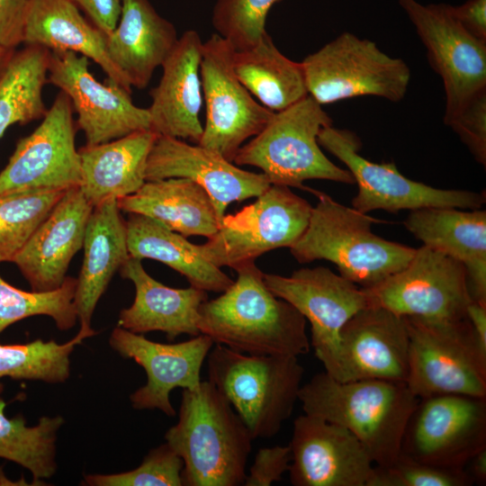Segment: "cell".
<instances>
[{
  "label": "cell",
  "instance_id": "1",
  "mask_svg": "<svg viewBox=\"0 0 486 486\" xmlns=\"http://www.w3.org/2000/svg\"><path fill=\"white\" fill-rule=\"evenodd\" d=\"M238 277L199 309L198 329L214 344L249 355H306L310 343L305 318L275 296L255 261L235 268Z\"/></svg>",
  "mask_w": 486,
  "mask_h": 486
},
{
  "label": "cell",
  "instance_id": "2",
  "mask_svg": "<svg viewBox=\"0 0 486 486\" xmlns=\"http://www.w3.org/2000/svg\"><path fill=\"white\" fill-rule=\"evenodd\" d=\"M418 400L405 382H340L325 371L302 385L298 395L305 414L346 428L378 466L390 465L399 456L407 422Z\"/></svg>",
  "mask_w": 486,
  "mask_h": 486
},
{
  "label": "cell",
  "instance_id": "3",
  "mask_svg": "<svg viewBox=\"0 0 486 486\" xmlns=\"http://www.w3.org/2000/svg\"><path fill=\"white\" fill-rule=\"evenodd\" d=\"M182 458L183 485L244 483L252 437L231 405L209 381L183 390L178 420L165 435Z\"/></svg>",
  "mask_w": 486,
  "mask_h": 486
},
{
  "label": "cell",
  "instance_id": "4",
  "mask_svg": "<svg viewBox=\"0 0 486 486\" xmlns=\"http://www.w3.org/2000/svg\"><path fill=\"white\" fill-rule=\"evenodd\" d=\"M307 229L290 248L302 264L328 260L339 274L361 288L374 287L404 268L416 248L384 239L371 230L382 220L345 206L324 193L316 194Z\"/></svg>",
  "mask_w": 486,
  "mask_h": 486
},
{
  "label": "cell",
  "instance_id": "5",
  "mask_svg": "<svg viewBox=\"0 0 486 486\" xmlns=\"http://www.w3.org/2000/svg\"><path fill=\"white\" fill-rule=\"evenodd\" d=\"M209 382L231 405L253 440L275 436L292 414L304 374L298 357L249 355L214 344Z\"/></svg>",
  "mask_w": 486,
  "mask_h": 486
},
{
  "label": "cell",
  "instance_id": "6",
  "mask_svg": "<svg viewBox=\"0 0 486 486\" xmlns=\"http://www.w3.org/2000/svg\"><path fill=\"white\" fill-rule=\"evenodd\" d=\"M332 120L310 95L274 112L264 129L235 155L237 166H252L262 170L271 184L303 188L310 179L352 184L348 170L332 163L318 142L320 130Z\"/></svg>",
  "mask_w": 486,
  "mask_h": 486
},
{
  "label": "cell",
  "instance_id": "7",
  "mask_svg": "<svg viewBox=\"0 0 486 486\" xmlns=\"http://www.w3.org/2000/svg\"><path fill=\"white\" fill-rule=\"evenodd\" d=\"M409 335L406 384L418 399L442 394L486 397V356L468 319L403 317Z\"/></svg>",
  "mask_w": 486,
  "mask_h": 486
},
{
  "label": "cell",
  "instance_id": "8",
  "mask_svg": "<svg viewBox=\"0 0 486 486\" xmlns=\"http://www.w3.org/2000/svg\"><path fill=\"white\" fill-rule=\"evenodd\" d=\"M308 94L320 104L365 95L401 100L410 70L375 42L345 32L302 62Z\"/></svg>",
  "mask_w": 486,
  "mask_h": 486
},
{
  "label": "cell",
  "instance_id": "9",
  "mask_svg": "<svg viewBox=\"0 0 486 486\" xmlns=\"http://www.w3.org/2000/svg\"><path fill=\"white\" fill-rule=\"evenodd\" d=\"M312 206L290 187L271 184L240 211L224 215L218 230L199 245L201 254L221 268L255 261L279 248H291L308 227Z\"/></svg>",
  "mask_w": 486,
  "mask_h": 486
},
{
  "label": "cell",
  "instance_id": "10",
  "mask_svg": "<svg viewBox=\"0 0 486 486\" xmlns=\"http://www.w3.org/2000/svg\"><path fill=\"white\" fill-rule=\"evenodd\" d=\"M318 142L351 173L358 188L351 203L360 212L384 210L398 213L428 207L477 210L485 203V193L432 187L404 176L392 162L374 163L364 158L359 154V138L349 130L326 126L320 130Z\"/></svg>",
  "mask_w": 486,
  "mask_h": 486
},
{
  "label": "cell",
  "instance_id": "11",
  "mask_svg": "<svg viewBox=\"0 0 486 486\" xmlns=\"http://www.w3.org/2000/svg\"><path fill=\"white\" fill-rule=\"evenodd\" d=\"M486 447V397L442 394L419 399L400 454L413 460L464 469Z\"/></svg>",
  "mask_w": 486,
  "mask_h": 486
},
{
  "label": "cell",
  "instance_id": "12",
  "mask_svg": "<svg viewBox=\"0 0 486 486\" xmlns=\"http://www.w3.org/2000/svg\"><path fill=\"white\" fill-rule=\"evenodd\" d=\"M73 112L70 98L60 90L40 124L17 142L0 173V197L80 186L81 162Z\"/></svg>",
  "mask_w": 486,
  "mask_h": 486
},
{
  "label": "cell",
  "instance_id": "13",
  "mask_svg": "<svg viewBox=\"0 0 486 486\" xmlns=\"http://www.w3.org/2000/svg\"><path fill=\"white\" fill-rule=\"evenodd\" d=\"M364 290L369 305L427 320L466 319L472 301L464 265L424 245L404 268Z\"/></svg>",
  "mask_w": 486,
  "mask_h": 486
},
{
  "label": "cell",
  "instance_id": "14",
  "mask_svg": "<svg viewBox=\"0 0 486 486\" xmlns=\"http://www.w3.org/2000/svg\"><path fill=\"white\" fill-rule=\"evenodd\" d=\"M233 51L218 33L203 41L200 72L206 117L198 143L231 162L244 142L257 135L274 112L256 102L236 76Z\"/></svg>",
  "mask_w": 486,
  "mask_h": 486
},
{
  "label": "cell",
  "instance_id": "15",
  "mask_svg": "<svg viewBox=\"0 0 486 486\" xmlns=\"http://www.w3.org/2000/svg\"><path fill=\"white\" fill-rule=\"evenodd\" d=\"M398 1L426 47L432 68L443 80L446 124L486 90V41L470 34L458 22L450 4Z\"/></svg>",
  "mask_w": 486,
  "mask_h": 486
},
{
  "label": "cell",
  "instance_id": "16",
  "mask_svg": "<svg viewBox=\"0 0 486 486\" xmlns=\"http://www.w3.org/2000/svg\"><path fill=\"white\" fill-rule=\"evenodd\" d=\"M267 288L291 303L310 324V346L325 372L337 370L340 330L369 306L364 290L325 266L301 268L290 276L264 274Z\"/></svg>",
  "mask_w": 486,
  "mask_h": 486
},
{
  "label": "cell",
  "instance_id": "17",
  "mask_svg": "<svg viewBox=\"0 0 486 486\" xmlns=\"http://www.w3.org/2000/svg\"><path fill=\"white\" fill-rule=\"evenodd\" d=\"M88 66L86 56L51 51L48 71V83L70 98L77 113L76 128L84 132L86 145L151 130L148 110L135 105L131 93L118 84L108 79L106 85L97 81Z\"/></svg>",
  "mask_w": 486,
  "mask_h": 486
},
{
  "label": "cell",
  "instance_id": "18",
  "mask_svg": "<svg viewBox=\"0 0 486 486\" xmlns=\"http://www.w3.org/2000/svg\"><path fill=\"white\" fill-rule=\"evenodd\" d=\"M293 486H369L374 464L346 428L309 414L293 421L289 444Z\"/></svg>",
  "mask_w": 486,
  "mask_h": 486
},
{
  "label": "cell",
  "instance_id": "19",
  "mask_svg": "<svg viewBox=\"0 0 486 486\" xmlns=\"http://www.w3.org/2000/svg\"><path fill=\"white\" fill-rule=\"evenodd\" d=\"M109 343L120 356L134 360L146 372V384L130 396L132 407L139 410L157 409L169 417L176 415L170 392L176 388L194 391L200 386L202 366L214 345L204 334L180 343L163 344L119 326L112 330Z\"/></svg>",
  "mask_w": 486,
  "mask_h": 486
},
{
  "label": "cell",
  "instance_id": "20",
  "mask_svg": "<svg viewBox=\"0 0 486 486\" xmlns=\"http://www.w3.org/2000/svg\"><path fill=\"white\" fill-rule=\"evenodd\" d=\"M409 355L403 317L383 307L369 305L350 318L340 330L333 378L340 382L374 379L406 383Z\"/></svg>",
  "mask_w": 486,
  "mask_h": 486
},
{
  "label": "cell",
  "instance_id": "21",
  "mask_svg": "<svg viewBox=\"0 0 486 486\" xmlns=\"http://www.w3.org/2000/svg\"><path fill=\"white\" fill-rule=\"evenodd\" d=\"M145 175L146 181L184 177L197 183L211 196L220 220L229 204L257 197L271 185L263 173L241 169L216 151L165 135H158Z\"/></svg>",
  "mask_w": 486,
  "mask_h": 486
},
{
  "label": "cell",
  "instance_id": "22",
  "mask_svg": "<svg viewBox=\"0 0 486 486\" xmlns=\"http://www.w3.org/2000/svg\"><path fill=\"white\" fill-rule=\"evenodd\" d=\"M93 209L79 187L68 190L15 256L14 263L32 291L62 285L73 256L83 248Z\"/></svg>",
  "mask_w": 486,
  "mask_h": 486
},
{
  "label": "cell",
  "instance_id": "23",
  "mask_svg": "<svg viewBox=\"0 0 486 486\" xmlns=\"http://www.w3.org/2000/svg\"><path fill=\"white\" fill-rule=\"evenodd\" d=\"M202 44L196 31L184 32L163 63L162 76L151 89L148 108L151 130L158 135L186 140L198 144L203 126L200 121L202 104L201 59Z\"/></svg>",
  "mask_w": 486,
  "mask_h": 486
},
{
  "label": "cell",
  "instance_id": "24",
  "mask_svg": "<svg viewBox=\"0 0 486 486\" xmlns=\"http://www.w3.org/2000/svg\"><path fill=\"white\" fill-rule=\"evenodd\" d=\"M403 225L424 246L462 263L472 300L486 304V212L451 207L410 211Z\"/></svg>",
  "mask_w": 486,
  "mask_h": 486
},
{
  "label": "cell",
  "instance_id": "25",
  "mask_svg": "<svg viewBox=\"0 0 486 486\" xmlns=\"http://www.w3.org/2000/svg\"><path fill=\"white\" fill-rule=\"evenodd\" d=\"M119 272L135 287L132 304L120 311L119 327L137 334L161 331L169 340L183 334H201L199 309L208 300L207 292L191 285L181 289L166 286L146 272L140 259L130 256Z\"/></svg>",
  "mask_w": 486,
  "mask_h": 486
},
{
  "label": "cell",
  "instance_id": "26",
  "mask_svg": "<svg viewBox=\"0 0 486 486\" xmlns=\"http://www.w3.org/2000/svg\"><path fill=\"white\" fill-rule=\"evenodd\" d=\"M178 38L173 23L148 0H122L115 29L106 38L109 58L130 86L145 88Z\"/></svg>",
  "mask_w": 486,
  "mask_h": 486
},
{
  "label": "cell",
  "instance_id": "27",
  "mask_svg": "<svg viewBox=\"0 0 486 486\" xmlns=\"http://www.w3.org/2000/svg\"><path fill=\"white\" fill-rule=\"evenodd\" d=\"M84 260L74 295L80 328L93 329L95 306L114 274L129 259L125 220L116 199L94 207L84 238Z\"/></svg>",
  "mask_w": 486,
  "mask_h": 486
},
{
  "label": "cell",
  "instance_id": "28",
  "mask_svg": "<svg viewBox=\"0 0 486 486\" xmlns=\"http://www.w3.org/2000/svg\"><path fill=\"white\" fill-rule=\"evenodd\" d=\"M158 135L151 130H141L78 149L79 188L93 207L130 195L143 185L147 160Z\"/></svg>",
  "mask_w": 486,
  "mask_h": 486
},
{
  "label": "cell",
  "instance_id": "29",
  "mask_svg": "<svg viewBox=\"0 0 486 486\" xmlns=\"http://www.w3.org/2000/svg\"><path fill=\"white\" fill-rule=\"evenodd\" d=\"M117 202L121 211L148 216L185 238H209L220 222L209 194L184 177L146 181Z\"/></svg>",
  "mask_w": 486,
  "mask_h": 486
},
{
  "label": "cell",
  "instance_id": "30",
  "mask_svg": "<svg viewBox=\"0 0 486 486\" xmlns=\"http://www.w3.org/2000/svg\"><path fill=\"white\" fill-rule=\"evenodd\" d=\"M106 38L70 0H35L22 44L80 53L98 64L108 80L131 93L130 85L109 58Z\"/></svg>",
  "mask_w": 486,
  "mask_h": 486
},
{
  "label": "cell",
  "instance_id": "31",
  "mask_svg": "<svg viewBox=\"0 0 486 486\" xmlns=\"http://www.w3.org/2000/svg\"><path fill=\"white\" fill-rule=\"evenodd\" d=\"M129 214L125 224L130 257L162 262L184 275L191 286L205 292H222L233 284L201 254L199 245L148 216Z\"/></svg>",
  "mask_w": 486,
  "mask_h": 486
},
{
  "label": "cell",
  "instance_id": "32",
  "mask_svg": "<svg viewBox=\"0 0 486 486\" xmlns=\"http://www.w3.org/2000/svg\"><path fill=\"white\" fill-rule=\"evenodd\" d=\"M232 68L248 92L272 112L308 95L302 63L285 57L267 33L248 49L234 50Z\"/></svg>",
  "mask_w": 486,
  "mask_h": 486
},
{
  "label": "cell",
  "instance_id": "33",
  "mask_svg": "<svg viewBox=\"0 0 486 486\" xmlns=\"http://www.w3.org/2000/svg\"><path fill=\"white\" fill-rule=\"evenodd\" d=\"M51 51L24 45L14 50L0 76V138L13 124L42 119L48 109L42 90L48 83Z\"/></svg>",
  "mask_w": 486,
  "mask_h": 486
},
{
  "label": "cell",
  "instance_id": "34",
  "mask_svg": "<svg viewBox=\"0 0 486 486\" xmlns=\"http://www.w3.org/2000/svg\"><path fill=\"white\" fill-rule=\"evenodd\" d=\"M5 406L0 397V457L29 470L34 482L50 478L57 470L56 441L63 418L41 417L29 427L22 416L8 418Z\"/></svg>",
  "mask_w": 486,
  "mask_h": 486
},
{
  "label": "cell",
  "instance_id": "35",
  "mask_svg": "<svg viewBox=\"0 0 486 486\" xmlns=\"http://www.w3.org/2000/svg\"><path fill=\"white\" fill-rule=\"evenodd\" d=\"M95 334L94 329L80 328L76 336L64 344L41 339L26 344H0V380L10 377L49 383L64 382L70 375V356L75 347ZM3 391L4 384L0 381V395Z\"/></svg>",
  "mask_w": 486,
  "mask_h": 486
},
{
  "label": "cell",
  "instance_id": "36",
  "mask_svg": "<svg viewBox=\"0 0 486 486\" xmlns=\"http://www.w3.org/2000/svg\"><path fill=\"white\" fill-rule=\"evenodd\" d=\"M76 279L67 276L62 285L48 292H26L0 275V333L10 325L32 316H48L60 330L73 328L77 319L74 305Z\"/></svg>",
  "mask_w": 486,
  "mask_h": 486
},
{
  "label": "cell",
  "instance_id": "37",
  "mask_svg": "<svg viewBox=\"0 0 486 486\" xmlns=\"http://www.w3.org/2000/svg\"><path fill=\"white\" fill-rule=\"evenodd\" d=\"M67 191L20 193L0 197V262H14Z\"/></svg>",
  "mask_w": 486,
  "mask_h": 486
},
{
  "label": "cell",
  "instance_id": "38",
  "mask_svg": "<svg viewBox=\"0 0 486 486\" xmlns=\"http://www.w3.org/2000/svg\"><path fill=\"white\" fill-rule=\"evenodd\" d=\"M281 0H217L212 12L216 33L235 50L248 49L267 33L266 21L272 6Z\"/></svg>",
  "mask_w": 486,
  "mask_h": 486
},
{
  "label": "cell",
  "instance_id": "39",
  "mask_svg": "<svg viewBox=\"0 0 486 486\" xmlns=\"http://www.w3.org/2000/svg\"><path fill=\"white\" fill-rule=\"evenodd\" d=\"M182 458L166 444L151 449L137 468L113 474H87L90 486H182Z\"/></svg>",
  "mask_w": 486,
  "mask_h": 486
},
{
  "label": "cell",
  "instance_id": "40",
  "mask_svg": "<svg viewBox=\"0 0 486 486\" xmlns=\"http://www.w3.org/2000/svg\"><path fill=\"white\" fill-rule=\"evenodd\" d=\"M467 469H453L418 462L399 454L387 466L374 465L369 486H470Z\"/></svg>",
  "mask_w": 486,
  "mask_h": 486
},
{
  "label": "cell",
  "instance_id": "41",
  "mask_svg": "<svg viewBox=\"0 0 486 486\" xmlns=\"http://www.w3.org/2000/svg\"><path fill=\"white\" fill-rule=\"evenodd\" d=\"M474 159L486 165V90L470 100L447 123Z\"/></svg>",
  "mask_w": 486,
  "mask_h": 486
},
{
  "label": "cell",
  "instance_id": "42",
  "mask_svg": "<svg viewBox=\"0 0 486 486\" xmlns=\"http://www.w3.org/2000/svg\"><path fill=\"white\" fill-rule=\"evenodd\" d=\"M291 462V449L288 446H274L260 448L254 463L246 475L245 486H269L282 480L288 472Z\"/></svg>",
  "mask_w": 486,
  "mask_h": 486
},
{
  "label": "cell",
  "instance_id": "43",
  "mask_svg": "<svg viewBox=\"0 0 486 486\" xmlns=\"http://www.w3.org/2000/svg\"><path fill=\"white\" fill-rule=\"evenodd\" d=\"M35 0H0V45L15 50L23 43L26 22Z\"/></svg>",
  "mask_w": 486,
  "mask_h": 486
},
{
  "label": "cell",
  "instance_id": "44",
  "mask_svg": "<svg viewBox=\"0 0 486 486\" xmlns=\"http://www.w3.org/2000/svg\"><path fill=\"white\" fill-rule=\"evenodd\" d=\"M86 17L107 36L115 29L121 15L122 0H70Z\"/></svg>",
  "mask_w": 486,
  "mask_h": 486
},
{
  "label": "cell",
  "instance_id": "45",
  "mask_svg": "<svg viewBox=\"0 0 486 486\" xmlns=\"http://www.w3.org/2000/svg\"><path fill=\"white\" fill-rule=\"evenodd\" d=\"M450 11L470 34L486 41V0H468L459 6L450 5Z\"/></svg>",
  "mask_w": 486,
  "mask_h": 486
},
{
  "label": "cell",
  "instance_id": "46",
  "mask_svg": "<svg viewBox=\"0 0 486 486\" xmlns=\"http://www.w3.org/2000/svg\"><path fill=\"white\" fill-rule=\"evenodd\" d=\"M466 316L480 350L486 356V304L472 300Z\"/></svg>",
  "mask_w": 486,
  "mask_h": 486
},
{
  "label": "cell",
  "instance_id": "47",
  "mask_svg": "<svg viewBox=\"0 0 486 486\" xmlns=\"http://www.w3.org/2000/svg\"><path fill=\"white\" fill-rule=\"evenodd\" d=\"M470 469L467 471L473 483L484 485L486 483V447L478 451L469 461Z\"/></svg>",
  "mask_w": 486,
  "mask_h": 486
},
{
  "label": "cell",
  "instance_id": "48",
  "mask_svg": "<svg viewBox=\"0 0 486 486\" xmlns=\"http://www.w3.org/2000/svg\"><path fill=\"white\" fill-rule=\"evenodd\" d=\"M15 50L4 48L0 45V76Z\"/></svg>",
  "mask_w": 486,
  "mask_h": 486
},
{
  "label": "cell",
  "instance_id": "49",
  "mask_svg": "<svg viewBox=\"0 0 486 486\" xmlns=\"http://www.w3.org/2000/svg\"><path fill=\"white\" fill-rule=\"evenodd\" d=\"M0 485L17 486V485H34V484L27 483L26 481H24L23 479H21L20 481H17V482L11 481L4 474L2 467H0Z\"/></svg>",
  "mask_w": 486,
  "mask_h": 486
}]
</instances>
